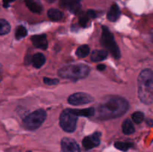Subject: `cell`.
I'll use <instances>...</instances> for the list:
<instances>
[{
	"label": "cell",
	"instance_id": "obj_24",
	"mask_svg": "<svg viewBox=\"0 0 153 152\" xmlns=\"http://www.w3.org/2000/svg\"><path fill=\"white\" fill-rule=\"evenodd\" d=\"M90 16H88V13H83L82 16L79 18V25L82 27H86L88 23V21H89Z\"/></svg>",
	"mask_w": 153,
	"mask_h": 152
},
{
	"label": "cell",
	"instance_id": "obj_2",
	"mask_svg": "<svg viewBox=\"0 0 153 152\" xmlns=\"http://www.w3.org/2000/svg\"><path fill=\"white\" fill-rule=\"evenodd\" d=\"M138 96L145 104L153 103V71L149 69H143L137 78Z\"/></svg>",
	"mask_w": 153,
	"mask_h": 152
},
{
	"label": "cell",
	"instance_id": "obj_11",
	"mask_svg": "<svg viewBox=\"0 0 153 152\" xmlns=\"http://www.w3.org/2000/svg\"><path fill=\"white\" fill-rule=\"evenodd\" d=\"M32 43L36 48L40 49H46L48 47V40L46 34H38V35H33L31 37Z\"/></svg>",
	"mask_w": 153,
	"mask_h": 152
},
{
	"label": "cell",
	"instance_id": "obj_25",
	"mask_svg": "<svg viewBox=\"0 0 153 152\" xmlns=\"http://www.w3.org/2000/svg\"><path fill=\"white\" fill-rule=\"evenodd\" d=\"M43 82L47 85H56L59 83V80L56 78H49V77H43Z\"/></svg>",
	"mask_w": 153,
	"mask_h": 152
},
{
	"label": "cell",
	"instance_id": "obj_18",
	"mask_svg": "<svg viewBox=\"0 0 153 152\" xmlns=\"http://www.w3.org/2000/svg\"><path fill=\"white\" fill-rule=\"evenodd\" d=\"M123 132L126 135H130L134 132V127L130 119H126L123 121L122 125Z\"/></svg>",
	"mask_w": 153,
	"mask_h": 152
},
{
	"label": "cell",
	"instance_id": "obj_29",
	"mask_svg": "<svg viewBox=\"0 0 153 152\" xmlns=\"http://www.w3.org/2000/svg\"><path fill=\"white\" fill-rule=\"evenodd\" d=\"M45 1H48V2L52 3V2H54V1H56V0H45Z\"/></svg>",
	"mask_w": 153,
	"mask_h": 152
},
{
	"label": "cell",
	"instance_id": "obj_8",
	"mask_svg": "<svg viewBox=\"0 0 153 152\" xmlns=\"http://www.w3.org/2000/svg\"><path fill=\"white\" fill-rule=\"evenodd\" d=\"M101 135L102 134L100 132H95L92 135L85 137L82 140V145L84 148L88 151L97 147L100 144Z\"/></svg>",
	"mask_w": 153,
	"mask_h": 152
},
{
	"label": "cell",
	"instance_id": "obj_15",
	"mask_svg": "<svg viewBox=\"0 0 153 152\" xmlns=\"http://www.w3.org/2000/svg\"><path fill=\"white\" fill-rule=\"evenodd\" d=\"M108 52L104 50H94L91 53V58L93 62H100L107 58Z\"/></svg>",
	"mask_w": 153,
	"mask_h": 152
},
{
	"label": "cell",
	"instance_id": "obj_14",
	"mask_svg": "<svg viewBox=\"0 0 153 152\" xmlns=\"http://www.w3.org/2000/svg\"><path fill=\"white\" fill-rule=\"evenodd\" d=\"M46 62V58L42 53H36L31 58V63L35 68L39 69L44 65Z\"/></svg>",
	"mask_w": 153,
	"mask_h": 152
},
{
	"label": "cell",
	"instance_id": "obj_30",
	"mask_svg": "<svg viewBox=\"0 0 153 152\" xmlns=\"http://www.w3.org/2000/svg\"><path fill=\"white\" fill-rule=\"evenodd\" d=\"M151 40H152V42L153 43V34L152 36H151Z\"/></svg>",
	"mask_w": 153,
	"mask_h": 152
},
{
	"label": "cell",
	"instance_id": "obj_27",
	"mask_svg": "<svg viewBox=\"0 0 153 152\" xmlns=\"http://www.w3.org/2000/svg\"><path fill=\"white\" fill-rule=\"evenodd\" d=\"M14 1V0H3V6L4 7H7L9 6V4H10L11 1Z\"/></svg>",
	"mask_w": 153,
	"mask_h": 152
},
{
	"label": "cell",
	"instance_id": "obj_5",
	"mask_svg": "<svg viewBox=\"0 0 153 152\" xmlns=\"http://www.w3.org/2000/svg\"><path fill=\"white\" fill-rule=\"evenodd\" d=\"M46 118V113L44 110H37L28 114L22 121V125L28 131L37 129Z\"/></svg>",
	"mask_w": 153,
	"mask_h": 152
},
{
	"label": "cell",
	"instance_id": "obj_7",
	"mask_svg": "<svg viewBox=\"0 0 153 152\" xmlns=\"http://www.w3.org/2000/svg\"><path fill=\"white\" fill-rule=\"evenodd\" d=\"M94 101V98L91 95L85 92H76L68 98L69 104L72 105H82L89 104Z\"/></svg>",
	"mask_w": 153,
	"mask_h": 152
},
{
	"label": "cell",
	"instance_id": "obj_26",
	"mask_svg": "<svg viewBox=\"0 0 153 152\" xmlns=\"http://www.w3.org/2000/svg\"><path fill=\"white\" fill-rule=\"evenodd\" d=\"M87 13L88 14V16H90V18H95L97 17V12L94 10H88Z\"/></svg>",
	"mask_w": 153,
	"mask_h": 152
},
{
	"label": "cell",
	"instance_id": "obj_12",
	"mask_svg": "<svg viewBox=\"0 0 153 152\" xmlns=\"http://www.w3.org/2000/svg\"><path fill=\"white\" fill-rule=\"evenodd\" d=\"M25 4L33 13H40L43 9L40 0H25Z\"/></svg>",
	"mask_w": 153,
	"mask_h": 152
},
{
	"label": "cell",
	"instance_id": "obj_16",
	"mask_svg": "<svg viewBox=\"0 0 153 152\" xmlns=\"http://www.w3.org/2000/svg\"><path fill=\"white\" fill-rule=\"evenodd\" d=\"M75 114L78 116H85V117H91L95 115V109L94 107H90L87 109H72Z\"/></svg>",
	"mask_w": 153,
	"mask_h": 152
},
{
	"label": "cell",
	"instance_id": "obj_13",
	"mask_svg": "<svg viewBox=\"0 0 153 152\" xmlns=\"http://www.w3.org/2000/svg\"><path fill=\"white\" fill-rule=\"evenodd\" d=\"M120 15V10L119 7L117 4H113L108 13L107 18L108 20L111 22H115L119 19Z\"/></svg>",
	"mask_w": 153,
	"mask_h": 152
},
{
	"label": "cell",
	"instance_id": "obj_19",
	"mask_svg": "<svg viewBox=\"0 0 153 152\" xmlns=\"http://www.w3.org/2000/svg\"><path fill=\"white\" fill-rule=\"evenodd\" d=\"M90 54V48L88 45H82L76 50V55L79 58H85Z\"/></svg>",
	"mask_w": 153,
	"mask_h": 152
},
{
	"label": "cell",
	"instance_id": "obj_9",
	"mask_svg": "<svg viewBox=\"0 0 153 152\" xmlns=\"http://www.w3.org/2000/svg\"><path fill=\"white\" fill-rule=\"evenodd\" d=\"M61 148L63 152H81L78 143L71 138H65L61 140Z\"/></svg>",
	"mask_w": 153,
	"mask_h": 152
},
{
	"label": "cell",
	"instance_id": "obj_3",
	"mask_svg": "<svg viewBox=\"0 0 153 152\" xmlns=\"http://www.w3.org/2000/svg\"><path fill=\"white\" fill-rule=\"evenodd\" d=\"M91 72V68L83 63L71 64L60 69L58 75L63 78L78 80L88 77Z\"/></svg>",
	"mask_w": 153,
	"mask_h": 152
},
{
	"label": "cell",
	"instance_id": "obj_4",
	"mask_svg": "<svg viewBox=\"0 0 153 152\" xmlns=\"http://www.w3.org/2000/svg\"><path fill=\"white\" fill-rule=\"evenodd\" d=\"M102 28L101 36L102 45L108 49V51L111 54L112 56L114 57L116 59H119L121 56L120 50L115 42L114 34L111 32L108 27L103 25Z\"/></svg>",
	"mask_w": 153,
	"mask_h": 152
},
{
	"label": "cell",
	"instance_id": "obj_10",
	"mask_svg": "<svg viewBox=\"0 0 153 152\" xmlns=\"http://www.w3.org/2000/svg\"><path fill=\"white\" fill-rule=\"evenodd\" d=\"M60 4L73 13H77L81 8V0H61Z\"/></svg>",
	"mask_w": 153,
	"mask_h": 152
},
{
	"label": "cell",
	"instance_id": "obj_17",
	"mask_svg": "<svg viewBox=\"0 0 153 152\" xmlns=\"http://www.w3.org/2000/svg\"><path fill=\"white\" fill-rule=\"evenodd\" d=\"M48 17L52 21H60L64 16V13L58 9L51 8L47 12Z\"/></svg>",
	"mask_w": 153,
	"mask_h": 152
},
{
	"label": "cell",
	"instance_id": "obj_20",
	"mask_svg": "<svg viewBox=\"0 0 153 152\" xmlns=\"http://www.w3.org/2000/svg\"><path fill=\"white\" fill-rule=\"evenodd\" d=\"M0 34L1 35H4V34H7V33H9V31H10V25L9 24V22L7 21H6L5 19H0Z\"/></svg>",
	"mask_w": 153,
	"mask_h": 152
},
{
	"label": "cell",
	"instance_id": "obj_22",
	"mask_svg": "<svg viewBox=\"0 0 153 152\" xmlns=\"http://www.w3.org/2000/svg\"><path fill=\"white\" fill-rule=\"evenodd\" d=\"M27 34V30L26 28L24 26H22V25H19V26L17 27L16 30V32H15V37H16V40H19L21 39H23L24 37H26Z\"/></svg>",
	"mask_w": 153,
	"mask_h": 152
},
{
	"label": "cell",
	"instance_id": "obj_21",
	"mask_svg": "<svg viewBox=\"0 0 153 152\" xmlns=\"http://www.w3.org/2000/svg\"><path fill=\"white\" fill-rule=\"evenodd\" d=\"M114 146L116 148L119 149V150L126 151L132 147L133 144L131 142H116L114 143Z\"/></svg>",
	"mask_w": 153,
	"mask_h": 152
},
{
	"label": "cell",
	"instance_id": "obj_28",
	"mask_svg": "<svg viewBox=\"0 0 153 152\" xmlns=\"http://www.w3.org/2000/svg\"><path fill=\"white\" fill-rule=\"evenodd\" d=\"M106 66L105 64H100V65L97 66V69L100 70V71H103V70L105 69Z\"/></svg>",
	"mask_w": 153,
	"mask_h": 152
},
{
	"label": "cell",
	"instance_id": "obj_1",
	"mask_svg": "<svg viewBox=\"0 0 153 152\" xmlns=\"http://www.w3.org/2000/svg\"><path fill=\"white\" fill-rule=\"evenodd\" d=\"M128 107L129 104L125 98L111 95L101 101L96 110L95 115L102 120L114 119L125 114Z\"/></svg>",
	"mask_w": 153,
	"mask_h": 152
},
{
	"label": "cell",
	"instance_id": "obj_23",
	"mask_svg": "<svg viewBox=\"0 0 153 152\" xmlns=\"http://www.w3.org/2000/svg\"><path fill=\"white\" fill-rule=\"evenodd\" d=\"M131 119H132L133 122L136 124H140L144 119V115L142 112H134L132 115H131Z\"/></svg>",
	"mask_w": 153,
	"mask_h": 152
},
{
	"label": "cell",
	"instance_id": "obj_6",
	"mask_svg": "<svg viewBox=\"0 0 153 152\" xmlns=\"http://www.w3.org/2000/svg\"><path fill=\"white\" fill-rule=\"evenodd\" d=\"M60 126L66 132L75 131L77 124L78 116L75 114L72 109H66L60 115Z\"/></svg>",
	"mask_w": 153,
	"mask_h": 152
}]
</instances>
